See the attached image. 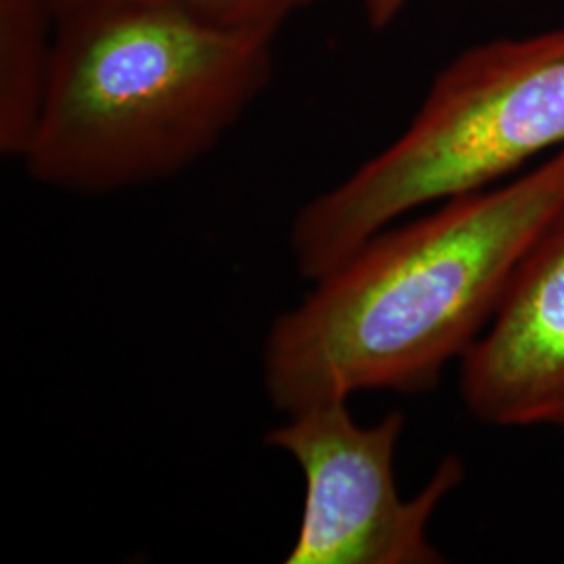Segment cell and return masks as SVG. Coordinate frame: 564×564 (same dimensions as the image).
<instances>
[{
    "label": "cell",
    "instance_id": "6da1fadb",
    "mask_svg": "<svg viewBox=\"0 0 564 564\" xmlns=\"http://www.w3.org/2000/svg\"><path fill=\"white\" fill-rule=\"evenodd\" d=\"M563 205L561 149L508 184L377 232L272 323L262 349L272 405L291 414L364 391L433 389L484 335Z\"/></svg>",
    "mask_w": 564,
    "mask_h": 564
},
{
    "label": "cell",
    "instance_id": "7a4b0ae2",
    "mask_svg": "<svg viewBox=\"0 0 564 564\" xmlns=\"http://www.w3.org/2000/svg\"><path fill=\"white\" fill-rule=\"evenodd\" d=\"M276 34L151 2H97L59 21L41 121L21 163L48 188L111 195L203 160L262 97Z\"/></svg>",
    "mask_w": 564,
    "mask_h": 564
},
{
    "label": "cell",
    "instance_id": "3957f363",
    "mask_svg": "<svg viewBox=\"0 0 564 564\" xmlns=\"http://www.w3.org/2000/svg\"><path fill=\"white\" fill-rule=\"evenodd\" d=\"M561 149L564 28L466 48L395 141L297 212L295 268L318 281L410 212L496 186Z\"/></svg>",
    "mask_w": 564,
    "mask_h": 564
},
{
    "label": "cell",
    "instance_id": "277c9868",
    "mask_svg": "<svg viewBox=\"0 0 564 564\" xmlns=\"http://www.w3.org/2000/svg\"><path fill=\"white\" fill-rule=\"evenodd\" d=\"M270 429L265 445L300 466L302 523L286 564H435L429 524L463 484V463L445 458L421 494L405 500L395 484L402 412L377 424L354 421L347 400L312 403Z\"/></svg>",
    "mask_w": 564,
    "mask_h": 564
},
{
    "label": "cell",
    "instance_id": "5b68a950",
    "mask_svg": "<svg viewBox=\"0 0 564 564\" xmlns=\"http://www.w3.org/2000/svg\"><path fill=\"white\" fill-rule=\"evenodd\" d=\"M466 410L494 426H564V205L460 360Z\"/></svg>",
    "mask_w": 564,
    "mask_h": 564
},
{
    "label": "cell",
    "instance_id": "8992f818",
    "mask_svg": "<svg viewBox=\"0 0 564 564\" xmlns=\"http://www.w3.org/2000/svg\"><path fill=\"white\" fill-rule=\"evenodd\" d=\"M59 18L46 0H0V153L23 160L41 121Z\"/></svg>",
    "mask_w": 564,
    "mask_h": 564
},
{
    "label": "cell",
    "instance_id": "52a82bcc",
    "mask_svg": "<svg viewBox=\"0 0 564 564\" xmlns=\"http://www.w3.org/2000/svg\"><path fill=\"white\" fill-rule=\"evenodd\" d=\"M99 2H151L182 11L195 20L220 28L279 34L282 23L321 0H99Z\"/></svg>",
    "mask_w": 564,
    "mask_h": 564
},
{
    "label": "cell",
    "instance_id": "ba28073f",
    "mask_svg": "<svg viewBox=\"0 0 564 564\" xmlns=\"http://www.w3.org/2000/svg\"><path fill=\"white\" fill-rule=\"evenodd\" d=\"M410 0H364L366 20L375 30H383L400 18Z\"/></svg>",
    "mask_w": 564,
    "mask_h": 564
},
{
    "label": "cell",
    "instance_id": "9c48e42d",
    "mask_svg": "<svg viewBox=\"0 0 564 564\" xmlns=\"http://www.w3.org/2000/svg\"><path fill=\"white\" fill-rule=\"evenodd\" d=\"M51 4V9L55 11V15L59 18V21L67 20L76 13H80L84 9L97 4L99 0H46Z\"/></svg>",
    "mask_w": 564,
    "mask_h": 564
}]
</instances>
